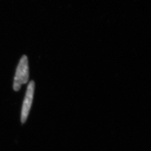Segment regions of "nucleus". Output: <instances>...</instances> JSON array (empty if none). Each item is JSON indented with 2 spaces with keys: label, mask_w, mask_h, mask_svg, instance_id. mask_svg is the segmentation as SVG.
Segmentation results:
<instances>
[{
  "label": "nucleus",
  "mask_w": 151,
  "mask_h": 151,
  "mask_svg": "<svg viewBox=\"0 0 151 151\" xmlns=\"http://www.w3.org/2000/svg\"><path fill=\"white\" fill-rule=\"evenodd\" d=\"M29 78V67L28 59L26 56H23L20 60L16 69L15 75L13 89L18 91L22 84L27 83Z\"/></svg>",
  "instance_id": "nucleus-1"
},
{
  "label": "nucleus",
  "mask_w": 151,
  "mask_h": 151,
  "mask_svg": "<svg viewBox=\"0 0 151 151\" xmlns=\"http://www.w3.org/2000/svg\"><path fill=\"white\" fill-rule=\"evenodd\" d=\"M35 89V83L33 81H30L27 86L26 96L23 102L22 108L21 120L22 123H24L27 119L30 111L32 103L33 101V95Z\"/></svg>",
  "instance_id": "nucleus-2"
}]
</instances>
